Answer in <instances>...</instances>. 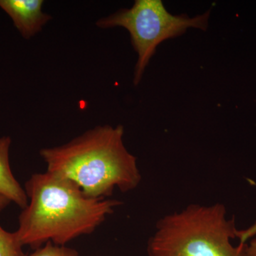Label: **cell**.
I'll return each mask as SVG.
<instances>
[{"mask_svg": "<svg viewBox=\"0 0 256 256\" xmlns=\"http://www.w3.org/2000/svg\"><path fill=\"white\" fill-rule=\"evenodd\" d=\"M24 190L30 202L15 232L24 246L36 249L48 242L66 246L92 233L122 203L88 197L70 180L47 171L32 174Z\"/></svg>", "mask_w": 256, "mask_h": 256, "instance_id": "1", "label": "cell"}, {"mask_svg": "<svg viewBox=\"0 0 256 256\" xmlns=\"http://www.w3.org/2000/svg\"><path fill=\"white\" fill-rule=\"evenodd\" d=\"M124 134L122 126H98L63 146L44 148L40 156L47 172L70 180L88 197L106 198L114 188L132 191L142 180Z\"/></svg>", "mask_w": 256, "mask_h": 256, "instance_id": "2", "label": "cell"}, {"mask_svg": "<svg viewBox=\"0 0 256 256\" xmlns=\"http://www.w3.org/2000/svg\"><path fill=\"white\" fill-rule=\"evenodd\" d=\"M237 230L222 204H192L158 220L148 256H250L247 244H232Z\"/></svg>", "mask_w": 256, "mask_h": 256, "instance_id": "3", "label": "cell"}, {"mask_svg": "<svg viewBox=\"0 0 256 256\" xmlns=\"http://www.w3.org/2000/svg\"><path fill=\"white\" fill-rule=\"evenodd\" d=\"M210 10L190 18L174 15L166 10L161 0H136L130 9L119 10L96 22L98 28L121 26L130 35L132 46L138 54L134 84H139L150 60L162 42L181 36L190 28L206 30Z\"/></svg>", "mask_w": 256, "mask_h": 256, "instance_id": "4", "label": "cell"}, {"mask_svg": "<svg viewBox=\"0 0 256 256\" xmlns=\"http://www.w3.org/2000/svg\"><path fill=\"white\" fill-rule=\"evenodd\" d=\"M43 0H0V8L12 20L23 38H32L41 32L52 18L42 12Z\"/></svg>", "mask_w": 256, "mask_h": 256, "instance_id": "5", "label": "cell"}, {"mask_svg": "<svg viewBox=\"0 0 256 256\" xmlns=\"http://www.w3.org/2000/svg\"><path fill=\"white\" fill-rule=\"evenodd\" d=\"M11 143L9 136L0 138V195L24 210L28 206V197L12 172L10 163Z\"/></svg>", "mask_w": 256, "mask_h": 256, "instance_id": "6", "label": "cell"}, {"mask_svg": "<svg viewBox=\"0 0 256 256\" xmlns=\"http://www.w3.org/2000/svg\"><path fill=\"white\" fill-rule=\"evenodd\" d=\"M16 232H8L0 226V256H26Z\"/></svg>", "mask_w": 256, "mask_h": 256, "instance_id": "7", "label": "cell"}, {"mask_svg": "<svg viewBox=\"0 0 256 256\" xmlns=\"http://www.w3.org/2000/svg\"><path fill=\"white\" fill-rule=\"evenodd\" d=\"M26 256H80L75 249L66 246L56 245L52 242H46L43 247L38 248L30 255Z\"/></svg>", "mask_w": 256, "mask_h": 256, "instance_id": "8", "label": "cell"}, {"mask_svg": "<svg viewBox=\"0 0 256 256\" xmlns=\"http://www.w3.org/2000/svg\"><path fill=\"white\" fill-rule=\"evenodd\" d=\"M256 236V222L250 226L242 230H237L236 238H238L240 244H247Z\"/></svg>", "mask_w": 256, "mask_h": 256, "instance_id": "9", "label": "cell"}, {"mask_svg": "<svg viewBox=\"0 0 256 256\" xmlns=\"http://www.w3.org/2000/svg\"><path fill=\"white\" fill-rule=\"evenodd\" d=\"M247 249L249 256H256V237L247 242Z\"/></svg>", "mask_w": 256, "mask_h": 256, "instance_id": "10", "label": "cell"}, {"mask_svg": "<svg viewBox=\"0 0 256 256\" xmlns=\"http://www.w3.org/2000/svg\"><path fill=\"white\" fill-rule=\"evenodd\" d=\"M10 203H12V202L8 198L0 195V212H2L6 207L9 206Z\"/></svg>", "mask_w": 256, "mask_h": 256, "instance_id": "11", "label": "cell"}]
</instances>
